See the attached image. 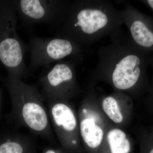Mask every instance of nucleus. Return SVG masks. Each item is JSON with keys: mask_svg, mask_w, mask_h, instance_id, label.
<instances>
[{"mask_svg": "<svg viewBox=\"0 0 153 153\" xmlns=\"http://www.w3.org/2000/svg\"><path fill=\"white\" fill-rule=\"evenodd\" d=\"M0 153H37V151L33 138L10 133L0 137Z\"/></svg>", "mask_w": 153, "mask_h": 153, "instance_id": "nucleus-10", "label": "nucleus"}, {"mask_svg": "<svg viewBox=\"0 0 153 153\" xmlns=\"http://www.w3.org/2000/svg\"><path fill=\"white\" fill-rule=\"evenodd\" d=\"M140 1L149 7L153 11V0H145V1Z\"/></svg>", "mask_w": 153, "mask_h": 153, "instance_id": "nucleus-15", "label": "nucleus"}, {"mask_svg": "<svg viewBox=\"0 0 153 153\" xmlns=\"http://www.w3.org/2000/svg\"><path fill=\"white\" fill-rule=\"evenodd\" d=\"M29 47L30 73L40 67L47 69L52 63L67 57L78 63L83 59V48L68 38L58 36L46 38L32 36Z\"/></svg>", "mask_w": 153, "mask_h": 153, "instance_id": "nucleus-5", "label": "nucleus"}, {"mask_svg": "<svg viewBox=\"0 0 153 153\" xmlns=\"http://www.w3.org/2000/svg\"><path fill=\"white\" fill-rule=\"evenodd\" d=\"M102 106L104 112L114 122L120 123L123 121V116L114 97L112 96L105 97L102 101Z\"/></svg>", "mask_w": 153, "mask_h": 153, "instance_id": "nucleus-13", "label": "nucleus"}, {"mask_svg": "<svg viewBox=\"0 0 153 153\" xmlns=\"http://www.w3.org/2000/svg\"><path fill=\"white\" fill-rule=\"evenodd\" d=\"M81 114L83 118L79 124L80 135L87 147L94 150L101 144L104 134L103 130L95 123L86 108H82Z\"/></svg>", "mask_w": 153, "mask_h": 153, "instance_id": "nucleus-11", "label": "nucleus"}, {"mask_svg": "<svg viewBox=\"0 0 153 153\" xmlns=\"http://www.w3.org/2000/svg\"><path fill=\"white\" fill-rule=\"evenodd\" d=\"M3 81L10 97L11 120L49 142H55L46 100L38 85L7 77Z\"/></svg>", "mask_w": 153, "mask_h": 153, "instance_id": "nucleus-3", "label": "nucleus"}, {"mask_svg": "<svg viewBox=\"0 0 153 153\" xmlns=\"http://www.w3.org/2000/svg\"><path fill=\"white\" fill-rule=\"evenodd\" d=\"M1 91L0 90V118L1 117Z\"/></svg>", "mask_w": 153, "mask_h": 153, "instance_id": "nucleus-18", "label": "nucleus"}, {"mask_svg": "<svg viewBox=\"0 0 153 153\" xmlns=\"http://www.w3.org/2000/svg\"><path fill=\"white\" fill-rule=\"evenodd\" d=\"M110 36V44L98 50L95 74L109 79L118 90L149 88L147 71L152 54L137 47L120 29Z\"/></svg>", "mask_w": 153, "mask_h": 153, "instance_id": "nucleus-1", "label": "nucleus"}, {"mask_svg": "<svg viewBox=\"0 0 153 153\" xmlns=\"http://www.w3.org/2000/svg\"><path fill=\"white\" fill-rule=\"evenodd\" d=\"M16 13L12 1H0V62L7 71V77L22 80L30 74L25 61L29 47L17 34Z\"/></svg>", "mask_w": 153, "mask_h": 153, "instance_id": "nucleus-4", "label": "nucleus"}, {"mask_svg": "<svg viewBox=\"0 0 153 153\" xmlns=\"http://www.w3.org/2000/svg\"><path fill=\"white\" fill-rule=\"evenodd\" d=\"M45 100L51 126L63 150L70 152L78 151V142L72 137L77 127V120L74 111L65 100Z\"/></svg>", "mask_w": 153, "mask_h": 153, "instance_id": "nucleus-8", "label": "nucleus"}, {"mask_svg": "<svg viewBox=\"0 0 153 153\" xmlns=\"http://www.w3.org/2000/svg\"><path fill=\"white\" fill-rule=\"evenodd\" d=\"M150 66L152 67V69L153 74V54H152V55H151ZM149 90L150 91V95L153 98V76L152 84V86L151 87H149Z\"/></svg>", "mask_w": 153, "mask_h": 153, "instance_id": "nucleus-16", "label": "nucleus"}, {"mask_svg": "<svg viewBox=\"0 0 153 153\" xmlns=\"http://www.w3.org/2000/svg\"><path fill=\"white\" fill-rule=\"evenodd\" d=\"M42 153H64V151L61 149L51 147L45 148Z\"/></svg>", "mask_w": 153, "mask_h": 153, "instance_id": "nucleus-14", "label": "nucleus"}, {"mask_svg": "<svg viewBox=\"0 0 153 153\" xmlns=\"http://www.w3.org/2000/svg\"><path fill=\"white\" fill-rule=\"evenodd\" d=\"M78 63L73 60H63L47 68L46 73L39 79L41 91L45 100H65L68 95L74 92L75 68Z\"/></svg>", "mask_w": 153, "mask_h": 153, "instance_id": "nucleus-7", "label": "nucleus"}, {"mask_svg": "<svg viewBox=\"0 0 153 153\" xmlns=\"http://www.w3.org/2000/svg\"><path fill=\"white\" fill-rule=\"evenodd\" d=\"M108 149L110 153H129L131 146L124 132L119 129H114L107 136Z\"/></svg>", "mask_w": 153, "mask_h": 153, "instance_id": "nucleus-12", "label": "nucleus"}, {"mask_svg": "<svg viewBox=\"0 0 153 153\" xmlns=\"http://www.w3.org/2000/svg\"><path fill=\"white\" fill-rule=\"evenodd\" d=\"M120 10L105 0L71 2L57 36L68 38L84 48L120 29Z\"/></svg>", "mask_w": 153, "mask_h": 153, "instance_id": "nucleus-2", "label": "nucleus"}, {"mask_svg": "<svg viewBox=\"0 0 153 153\" xmlns=\"http://www.w3.org/2000/svg\"><path fill=\"white\" fill-rule=\"evenodd\" d=\"M149 146V147L146 148L143 153H153V144Z\"/></svg>", "mask_w": 153, "mask_h": 153, "instance_id": "nucleus-17", "label": "nucleus"}, {"mask_svg": "<svg viewBox=\"0 0 153 153\" xmlns=\"http://www.w3.org/2000/svg\"><path fill=\"white\" fill-rule=\"evenodd\" d=\"M123 23L134 44L145 52L153 54V19L129 4L120 10Z\"/></svg>", "mask_w": 153, "mask_h": 153, "instance_id": "nucleus-9", "label": "nucleus"}, {"mask_svg": "<svg viewBox=\"0 0 153 153\" xmlns=\"http://www.w3.org/2000/svg\"><path fill=\"white\" fill-rule=\"evenodd\" d=\"M12 1L22 22L29 27L42 23L52 27L61 26L71 2L64 0H19Z\"/></svg>", "mask_w": 153, "mask_h": 153, "instance_id": "nucleus-6", "label": "nucleus"}]
</instances>
